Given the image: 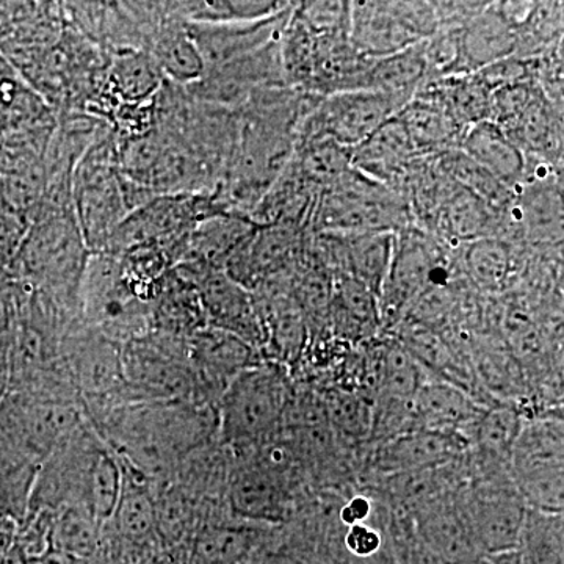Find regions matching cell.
Segmentation results:
<instances>
[{"mask_svg":"<svg viewBox=\"0 0 564 564\" xmlns=\"http://www.w3.org/2000/svg\"><path fill=\"white\" fill-rule=\"evenodd\" d=\"M514 54V29L494 2L459 29L458 76L477 73Z\"/></svg>","mask_w":564,"mask_h":564,"instance_id":"17","label":"cell"},{"mask_svg":"<svg viewBox=\"0 0 564 564\" xmlns=\"http://www.w3.org/2000/svg\"><path fill=\"white\" fill-rule=\"evenodd\" d=\"M120 458L85 414L40 464L29 513L82 508L106 525L120 499Z\"/></svg>","mask_w":564,"mask_h":564,"instance_id":"2","label":"cell"},{"mask_svg":"<svg viewBox=\"0 0 564 564\" xmlns=\"http://www.w3.org/2000/svg\"><path fill=\"white\" fill-rule=\"evenodd\" d=\"M288 2L258 0H217V2L184 3L182 10L192 24H228V22L262 21L289 9Z\"/></svg>","mask_w":564,"mask_h":564,"instance_id":"30","label":"cell"},{"mask_svg":"<svg viewBox=\"0 0 564 564\" xmlns=\"http://www.w3.org/2000/svg\"><path fill=\"white\" fill-rule=\"evenodd\" d=\"M159 66L144 55L128 54L115 63L113 82L117 90L129 101L143 99L159 85Z\"/></svg>","mask_w":564,"mask_h":564,"instance_id":"33","label":"cell"},{"mask_svg":"<svg viewBox=\"0 0 564 564\" xmlns=\"http://www.w3.org/2000/svg\"><path fill=\"white\" fill-rule=\"evenodd\" d=\"M513 242L502 237H485L474 242L459 245V265L480 291L496 293L503 291L518 267V250Z\"/></svg>","mask_w":564,"mask_h":564,"instance_id":"21","label":"cell"},{"mask_svg":"<svg viewBox=\"0 0 564 564\" xmlns=\"http://www.w3.org/2000/svg\"><path fill=\"white\" fill-rule=\"evenodd\" d=\"M397 118L406 129L419 158H437L458 150L467 131L440 104L422 95H415Z\"/></svg>","mask_w":564,"mask_h":564,"instance_id":"20","label":"cell"},{"mask_svg":"<svg viewBox=\"0 0 564 564\" xmlns=\"http://www.w3.org/2000/svg\"><path fill=\"white\" fill-rule=\"evenodd\" d=\"M381 325L380 303L372 291L344 274L333 276L329 329L345 345H362L373 339Z\"/></svg>","mask_w":564,"mask_h":564,"instance_id":"16","label":"cell"},{"mask_svg":"<svg viewBox=\"0 0 564 564\" xmlns=\"http://www.w3.org/2000/svg\"><path fill=\"white\" fill-rule=\"evenodd\" d=\"M289 527V525H288ZM247 564H315L314 552L300 534L284 525L272 527Z\"/></svg>","mask_w":564,"mask_h":564,"instance_id":"32","label":"cell"},{"mask_svg":"<svg viewBox=\"0 0 564 564\" xmlns=\"http://www.w3.org/2000/svg\"><path fill=\"white\" fill-rule=\"evenodd\" d=\"M104 525L82 508L54 513L52 547L76 560L91 562L102 547Z\"/></svg>","mask_w":564,"mask_h":564,"instance_id":"26","label":"cell"},{"mask_svg":"<svg viewBox=\"0 0 564 564\" xmlns=\"http://www.w3.org/2000/svg\"><path fill=\"white\" fill-rule=\"evenodd\" d=\"M469 452L466 437L459 434L413 430L370 445L364 459L366 481L392 475L437 469L464 458Z\"/></svg>","mask_w":564,"mask_h":564,"instance_id":"9","label":"cell"},{"mask_svg":"<svg viewBox=\"0 0 564 564\" xmlns=\"http://www.w3.org/2000/svg\"><path fill=\"white\" fill-rule=\"evenodd\" d=\"M481 411L484 406L469 392L432 377L413 399L415 430L466 437Z\"/></svg>","mask_w":564,"mask_h":564,"instance_id":"14","label":"cell"},{"mask_svg":"<svg viewBox=\"0 0 564 564\" xmlns=\"http://www.w3.org/2000/svg\"><path fill=\"white\" fill-rule=\"evenodd\" d=\"M350 41L369 58L388 57L421 43L393 14L389 2H350Z\"/></svg>","mask_w":564,"mask_h":564,"instance_id":"18","label":"cell"},{"mask_svg":"<svg viewBox=\"0 0 564 564\" xmlns=\"http://www.w3.org/2000/svg\"><path fill=\"white\" fill-rule=\"evenodd\" d=\"M14 322L11 307L0 315V400L9 392L13 367Z\"/></svg>","mask_w":564,"mask_h":564,"instance_id":"34","label":"cell"},{"mask_svg":"<svg viewBox=\"0 0 564 564\" xmlns=\"http://www.w3.org/2000/svg\"><path fill=\"white\" fill-rule=\"evenodd\" d=\"M429 62L425 55V40L406 50L373 58L364 79V90L388 93L413 99L429 80Z\"/></svg>","mask_w":564,"mask_h":564,"instance_id":"22","label":"cell"},{"mask_svg":"<svg viewBox=\"0 0 564 564\" xmlns=\"http://www.w3.org/2000/svg\"><path fill=\"white\" fill-rule=\"evenodd\" d=\"M87 417L111 451L152 484L170 480L185 456L218 440L214 404L128 400Z\"/></svg>","mask_w":564,"mask_h":564,"instance_id":"1","label":"cell"},{"mask_svg":"<svg viewBox=\"0 0 564 564\" xmlns=\"http://www.w3.org/2000/svg\"><path fill=\"white\" fill-rule=\"evenodd\" d=\"M76 564H91V562H84V560H79Z\"/></svg>","mask_w":564,"mask_h":564,"instance_id":"39","label":"cell"},{"mask_svg":"<svg viewBox=\"0 0 564 564\" xmlns=\"http://www.w3.org/2000/svg\"><path fill=\"white\" fill-rule=\"evenodd\" d=\"M478 564H524L518 551L503 554L484 555Z\"/></svg>","mask_w":564,"mask_h":564,"instance_id":"37","label":"cell"},{"mask_svg":"<svg viewBox=\"0 0 564 564\" xmlns=\"http://www.w3.org/2000/svg\"><path fill=\"white\" fill-rule=\"evenodd\" d=\"M326 421L334 436L345 445H369L372 433V397L358 389L333 384L323 392Z\"/></svg>","mask_w":564,"mask_h":564,"instance_id":"24","label":"cell"},{"mask_svg":"<svg viewBox=\"0 0 564 564\" xmlns=\"http://www.w3.org/2000/svg\"><path fill=\"white\" fill-rule=\"evenodd\" d=\"M563 421L524 422L511 451L508 473L530 510L563 514Z\"/></svg>","mask_w":564,"mask_h":564,"instance_id":"6","label":"cell"},{"mask_svg":"<svg viewBox=\"0 0 564 564\" xmlns=\"http://www.w3.org/2000/svg\"><path fill=\"white\" fill-rule=\"evenodd\" d=\"M414 226L406 203L388 185L350 169L322 191L307 231L399 234Z\"/></svg>","mask_w":564,"mask_h":564,"instance_id":"4","label":"cell"},{"mask_svg":"<svg viewBox=\"0 0 564 564\" xmlns=\"http://www.w3.org/2000/svg\"><path fill=\"white\" fill-rule=\"evenodd\" d=\"M10 306V296L7 293V288L3 285V282L0 281V315L6 313L7 307Z\"/></svg>","mask_w":564,"mask_h":564,"instance_id":"38","label":"cell"},{"mask_svg":"<svg viewBox=\"0 0 564 564\" xmlns=\"http://www.w3.org/2000/svg\"><path fill=\"white\" fill-rule=\"evenodd\" d=\"M399 554L400 564H441L415 543L413 534L392 540Z\"/></svg>","mask_w":564,"mask_h":564,"instance_id":"35","label":"cell"},{"mask_svg":"<svg viewBox=\"0 0 564 564\" xmlns=\"http://www.w3.org/2000/svg\"><path fill=\"white\" fill-rule=\"evenodd\" d=\"M458 150L484 166L497 181L516 193L525 174V155L492 121L470 126L464 133Z\"/></svg>","mask_w":564,"mask_h":564,"instance_id":"19","label":"cell"},{"mask_svg":"<svg viewBox=\"0 0 564 564\" xmlns=\"http://www.w3.org/2000/svg\"><path fill=\"white\" fill-rule=\"evenodd\" d=\"M272 527L247 524L217 511L182 545L185 564H247Z\"/></svg>","mask_w":564,"mask_h":564,"instance_id":"13","label":"cell"},{"mask_svg":"<svg viewBox=\"0 0 564 564\" xmlns=\"http://www.w3.org/2000/svg\"><path fill=\"white\" fill-rule=\"evenodd\" d=\"M351 151L328 139L299 141L292 161L322 192L351 169Z\"/></svg>","mask_w":564,"mask_h":564,"instance_id":"27","label":"cell"},{"mask_svg":"<svg viewBox=\"0 0 564 564\" xmlns=\"http://www.w3.org/2000/svg\"><path fill=\"white\" fill-rule=\"evenodd\" d=\"M188 359L196 397L199 402L214 406L237 375L262 361L252 345L236 334L209 325L188 339Z\"/></svg>","mask_w":564,"mask_h":564,"instance_id":"10","label":"cell"},{"mask_svg":"<svg viewBox=\"0 0 564 564\" xmlns=\"http://www.w3.org/2000/svg\"><path fill=\"white\" fill-rule=\"evenodd\" d=\"M328 564H400V560L393 541H389L381 551L366 556V558H352V556L337 554L329 560Z\"/></svg>","mask_w":564,"mask_h":564,"instance_id":"36","label":"cell"},{"mask_svg":"<svg viewBox=\"0 0 564 564\" xmlns=\"http://www.w3.org/2000/svg\"><path fill=\"white\" fill-rule=\"evenodd\" d=\"M154 55L155 65L181 84H196L206 70L187 29L163 33L155 44Z\"/></svg>","mask_w":564,"mask_h":564,"instance_id":"31","label":"cell"},{"mask_svg":"<svg viewBox=\"0 0 564 564\" xmlns=\"http://www.w3.org/2000/svg\"><path fill=\"white\" fill-rule=\"evenodd\" d=\"M293 389L288 367L269 359L237 375L215 404L218 441L234 456L273 441L284 426Z\"/></svg>","mask_w":564,"mask_h":564,"instance_id":"3","label":"cell"},{"mask_svg":"<svg viewBox=\"0 0 564 564\" xmlns=\"http://www.w3.org/2000/svg\"><path fill=\"white\" fill-rule=\"evenodd\" d=\"M518 552L524 564H563V514L529 508Z\"/></svg>","mask_w":564,"mask_h":564,"instance_id":"28","label":"cell"},{"mask_svg":"<svg viewBox=\"0 0 564 564\" xmlns=\"http://www.w3.org/2000/svg\"><path fill=\"white\" fill-rule=\"evenodd\" d=\"M40 464L0 433V516L18 525L28 518Z\"/></svg>","mask_w":564,"mask_h":564,"instance_id":"23","label":"cell"},{"mask_svg":"<svg viewBox=\"0 0 564 564\" xmlns=\"http://www.w3.org/2000/svg\"><path fill=\"white\" fill-rule=\"evenodd\" d=\"M293 3L276 17L262 21L228 22V24H192L187 32L202 55L206 70L220 68L226 63L261 50L280 39L291 17ZM204 70V73H206Z\"/></svg>","mask_w":564,"mask_h":564,"instance_id":"12","label":"cell"},{"mask_svg":"<svg viewBox=\"0 0 564 564\" xmlns=\"http://www.w3.org/2000/svg\"><path fill=\"white\" fill-rule=\"evenodd\" d=\"M456 492L433 500L411 516L415 543L441 564H478L481 554L459 508Z\"/></svg>","mask_w":564,"mask_h":564,"instance_id":"11","label":"cell"},{"mask_svg":"<svg viewBox=\"0 0 564 564\" xmlns=\"http://www.w3.org/2000/svg\"><path fill=\"white\" fill-rule=\"evenodd\" d=\"M77 225L90 248L106 247L111 234L129 215V185L118 180L107 150L95 151L77 169Z\"/></svg>","mask_w":564,"mask_h":564,"instance_id":"8","label":"cell"},{"mask_svg":"<svg viewBox=\"0 0 564 564\" xmlns=\"http://www.w3.org/2000/svg\"><path fill=\"white\" fill-rule=\"evenodd\" d=\"M456 499L481 554L518 551L529 507L508 470L477 469L469 463Z\"/></svg>","mask_w":564,"mask_h":564,"instance_id":"5","label":"cell"},{"mask_svg":"<svg viewBox=\"0 0 564 564\" xmlns=\"http://www.w3.org/2000/svg\"><path fill=\"white\" fill-rule=\"evenodd\" d=\"M417 159L413 141L395 115L352 148L351 169L392 188Z\"/></svg>","mask_w":564,"mask_h":564,"instance_id":"15","label":"cell"},{"mask_svg":"<svg viewBox=\"0 0 564 564\" xmlns=\"http://www.w3.org/2000/svg\"><path fill=\"white\" fill-rule=\"evenodd\" d=\"M436 163L441 172L481 202L489 204L492 209L503 214L505 209L513 202L516 193L497 181L484 166L474 162L462 150H452L437 155Z\"/></svg>","mask_w":564,"mask_h":564,"instance_id":"25","label":"cell"},{"mask_svg":"<svg viewBox=\"0 0 564 564\" xmlns=\"http://www.w3.org/2000/svg\"><path fill=\"white\" fill-rule=\"evenodd\" d=\"M563 43V3L536 2L529 20L516 31V57L536 58Z\"/></svg>","mask_w":564,"mask_h":564,"instance_id":"29","label":"cell"},{"mask_svg":"<svg viewBox=\"0 0 564 564\" xmlns=\"http://www.w3.org/2000/svg\"><path fill=\"white\" fill-rule=\"evenodd\" d=\"M408 102L410 99L402 96L372 90L326 96L304 118L296 143L328 139L352 150L395 117Z\"/></svg>","mask_w":564,"mask_h":564,"instance_id":"7","label":"cell"}]
</instances>
